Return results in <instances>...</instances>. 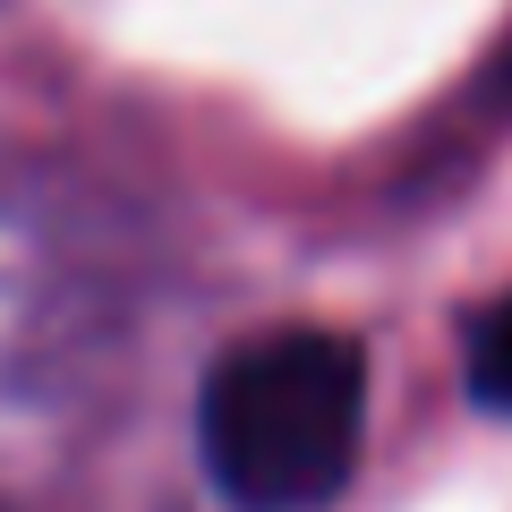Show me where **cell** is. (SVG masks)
<instances>
[{
    "mask_svg": "<svg viewBox=\"0 0 512 512\" xmlns=\"http://www.w3.org/2000/svg\"><path fill=\"white\" fill-rule=\"evenodd\" d=\"M461 376H470V393H478L487 410H504V419H512V299H495V308L478 316Z\"/></svg>",
    "mask_w": 512,
    "mask_h": 512,
    "instance_id": "cell-2",
    "label": "cell"
},
{
    "mask_svg": "<svg viewBox=\"0 0 512 512\" xmlns=\"http://www.w3.org/2000/svg\"><path fill=\"white\" fill-rule=\"evenodd\" d=\"M205 470L239 512H316L350 487L367 436V350L350 333L291 325L239 342L197 402Z\"/></svg>",
    "mask_w": 512,
    "mask_h": 512,
    "instance_id": "cell-1",
    "label": "cell"
},
{
    "mask_svg": "<svg viewBox=\"0 0 512 512\" xmlns=\"http://www.w3.org/2000/svg\"><path fill=\"white\" fill-rule=\"evenodd\" d=\"M495 86H504V94H512V52H504V69H495Z\"/></svg>",
    "mask_w": 512,
    "mask_h": 512,
    "instance_id": "cell-3",
    "label": "cell"
}]
</instances>
